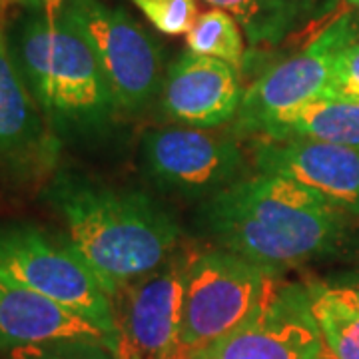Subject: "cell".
<instances>
[{"label":"cell","instance_id":"20","mask_svg":"<svg viewBox=\"0 0 359 359\" xmlns=\"http://www.w3.org/2000/svg\"><path fill=\"white\" fill-rule=\"evenodd\" d=\"M146 20L168 36L188 34L198 20V0H130Z\"/></svg>","mask_w":359,"mask_h":359},{"label":"cell","instance_id":"25","mask_svg":"<svg viewBox=\"0 0 359 359\" xmlns=\"http://www.w3.org/2000/svg\"><path fill=\"white\" fill-rule=\"evenodd\" d=\"M122 359H142L136 351H132L130 347L122 346Z\"/></svg>","mask_w":359,"mask_h":359},{"label":"cell","instance_id":"1","mask_svg":"<svg viewBox=\"0 0 359 359\" xmlns=\"http://www.w3.org/2000/svg\"><path fill=\"white\" fill-rule=\"evenodd\" d=\"M349 216L292 180L256 174L204 200L200 228L214 244L280 273L334 254Z\"/></svg>","mask_w":359,"mask_h":359},{"label":"cell","instance_id":"19","mask_svg":"<svg viewBox=\"0 0 359 359\" xmlns=\"http://www.w3.org/2000/svg\"><path fill=\"white\" fill-rule=\"evenodd\" d=\"M0 359H122V344L92 337H65L0 351Z\"/></svg>","mask_w":359,"mask_h":359},{"label":"cell","instance_id":"22","mask_svg":"<svg viewBox=\"0 0 359 359\" xmlns=\"http://www.w3.org/2000/svg\"><path fill=\"white\" fill-rule=\"evenodd\" d=\"M325 283L359 308V268L346 271V273H339L332 280H325Z\"/></svg>","mask_w":359,"mask_h":359},{"label":"cell","instance_id":"4","mask_svg":"<svg viewBox=\"0 0 359 359\" xmlns=\"http://www.w3.org/2000/svg\"><path fill=\"white\" fill-rule=\"evenodd\" d=\"M0 273L120 337L112 297L68 238L28 222L0 224Z\"/></svg>","mask_w":359,"mask_h":359},{"label":"cell","instance_id":"21","mask_svg":"<svg viewBox=\"0 0 359 359\" xmlns=\"http://www.w3.org/2000/svg\"><path fill=\"white\" fill-rule=\"evenodd\" d=\"M323 96L359 102V42L337 58Z\"/></svg>","mask_w":359,"mask_h":359},{"label":"cell","instance_id":"26","mask_svg":"<svg viewBox=\"0 0 359 359\" xmlns=\"http://www.w3.org/2000/svg\"><path fill=\"white\" fill-rule=\"evenodd\" d=\"M347 2H349L351 6H355V8H358V11H359V0H347Z\"/></svg>","mask_w":359,"mask_h":359},{"label":"cell","instance_id":"11","mask_svg":"<svg viewBox=\"0 0 359 359\" xmlns=\"http://www.w3.org/2000/svg\"><path fill=\"white\" fill-rule=\"evenodd\" d=\"M192 254H174L118 295L122 346L142 359H190L182 346V304ZM114 299V302H116Z\"/></svg>","mask_w":359,"mask_h":359},{"label":"cell","instance_id":"7","mask_svg":"<svg viewBox=\"0 0 359 359\" xmlns=\"http://www.w3.org/2000/svg\"><path fill=\"white\" fill-rule=\"evenodd\" d=\"M359 42L355 16L344 14L325 26L304 50L271 66L244 92L236 134L257 136L271 118L325 94L337 58Z\"/></svg>","mask_w":359,"mask_h":359},{"label":"cell","instance_id":"24","mask_svg":"<svg viewBox=\"0 0 359 359\" xmlns=\"http://www.w3.org/2000/svg\"><path fill=\"white\" fill-rule=\"evenodd\" d=\"M66 2L68 0H42V11L40 13L44 14L48 20H56L60 14L65 13Z\"/></svg>","mask_w":359,"mask_h":359},{"label":"cell","instance_id":"17","mask_svg":"<svg viewBox=\"0 0 359 359\" xmlns=\"http://www.w3.org/2000/svg\"><path fill=\"white\" fill-rule=\"evenodd\" d=\"M311 316L330 359H359V308L325 282L309 280Z\"/></svg>","mask_w":359,"mask_h":359},{"label":"cell","instance_id":"5","mask_svg":"<svg viewBox=\"0 0 359 359\" xmlns=\"http://www.w3.org/2000/svg\"><path fill=\"white\" fill-rule=\"evenodd\" d=\"M278 282L280 273L222 248L194 254L182 304V346L188 355L244 321Z\"/></svg>","mask_w":359,"mask_h":359},{"label":"cell","instance_id":"6","mask_svg":"<svg viewBox=\"0 0 359 359\" xmlns=\"http://www.w3.org/2000/svg\"><path fill=\"white\" fill-rule=\"evenodd\" d=\"M66 13L90 42L118 110L140 112L162 92V50L124 8L102 0H68Z\"/></svg>","mask_w":359,"mask_h":359},{"label":"cell","instance_id":"18","mask_svg":"<svg viewBox=\"0 0 359 359\" xmlns=\"http://www.w3.org/2000/svg\"><path fill=\"white\" fill-rule=\"evenodd\" d=\"M236 18L222 8L202 13L186 34L188 50L216 58L233 66L238 72L244 66V36Z\"/></svg>","mask_w":359,"mask_h":359},{"label":"cell","instance_id":"16","mask_svg":"<svg viewBox=\"0 0 359 359\" xmlns=\"http://www.w3.org/2000/svg\"><path fill=\"white\" fill-rule=\"evenodd\" d=\"M236 18L252 46L278 44L311 11L313 0H204Z\"/></svg>","mask_w":359,"mask_h":359},{"label":"cell","instance_id":"2","mask_svg":"<svg viewBox=\"0 0 359 359\" xmlns=\"http://www.w3.org/2000/svg\"><path fill=\"white\" fill-rule=\"evenodd\" d=\"M44 200L112 302L176 254L178 222L148 194L62 170L44 186Z\"/></svg>","mask_w":359,"mask_h":359},{"label":"cell","instance_id":"12","mask_svg":"<svg viewBox=\"0 0 359 359\" xmlns=\"http://www.w3.org/2000/svg\"><path fill=\"white\" fill-rule=\"evenodd\" d=\"M252 156L257 174L292 180L347 216H359V148L257 138Z\"/></svg>","mask_w":359,"mask_h":359},{"label":"cell","instance_id":"27","mask_svg":"<svg viewBox=\"0 0 359 359\" xmlns=\"http://www.w3.org/2000/svg\"><path fill=\"white\" fill-rule=\"evenodd\" d=\"M0 28H2V16H0Z\"/></svg>","mask_w":359,"mask_h":359},{"label":"cell","instance_id":"15","mask_svg":"<svg viewBox=\"0 0 359 359\" xmlns=\"http://www.w3.org/2000/svg\"><path fill=\"white\" fill-rule=\"evenodd\" d=\"M257 138L313 140L359 148V102L318 96L271 118Z\"/></svg>","mask_w":359,"mask_h":359},{"label":"cell","instance_id":"3","mask_svg":"<svg viewBox=\"0 0 359 359\" xmlns=\"http://www.w3.org/2000/svg\"><path fill=\"white\" fill-rule=\"evenodd\" d=\"M14 66L60 140L100 134L118 104L90 42L70 14L28 13L8 40Z\"/></svg>","mask_w":359,"mask_h":359},{"label":"cell","instance_id":"9","mask_svg":"<svg viewBox=\"0 0 359 359\" xmlns=\"http://www.w3.org/2000/svg\"><path fill=\"white\" fill-rule=\"evenodd\" d=\"M142 164L164 192L212 198L242 180L240 144L210 128H158L142 138Z\"/></svg>","mask_w":359,"mask_h":359},{"label":"cell","instance_id":"23","mask_svg":"<svg viewBox=\"0 0 359 359\" xmlns=\"http://www.w3.org/2000/svg\"><path fill=\"white\" fill-rule=\"evenodd\" d=\"M14 6L25 8L28 13H39L42 11V0H0V16L4 18V13Z\"/></svg>","mask_w":359,"mask_h":359},{"label":"cell","instance_id":"8","mask_svg":"<svg viewBox=\"0 0 359 359\" xmlns=\"http://www.w3.org/2000/svg\"><path fill=\"white\" fill-rule=\"evenodd\" d=\"M190 359H330L311 316L306 283L280 280L262 304Z\"/></svg>","mask_w":359,"mask_h":359},{"label":"cell","instance_id":"10","mask_svg":"<svg viewBox=\"0 0 359 359\" xmlns=\"http://www.w3.org/2000/svg\"><path fill=\"white\" fill-rule=\"evenodd\" d=\"M60 148L62 140L26 88L0 28V174L14 188L46 186Z\"/></svg>","mask_w":359,"mask_h":359},{"label":"cell","instance_id":"13","mask_svg":"<svg viewBox=\"0 0 359 359\" xmlns=\"http://www.w3.org/2000/svg\"><path fill=\"white\" fill-rule=\"evenodd\" d=\"M244 92L233 66L186 50L168 68L160 100L172 120L214 130L236 120Z\"/></svg>","mask_w":359,"mask_h":359},{"label":"cell","instance_id":"14","mask_svg":"<svg viewBox=\"0 0 359 359\" xmlns=\"http://www.w3.org/2000/svg\"><path fill=\"white\" fill-rule=\"evenodd\" d=\"M65 337L122 344L92 321L0 273V351Z\"/></svg>","mask_w":359,"mask_h":359}]
</instances>
